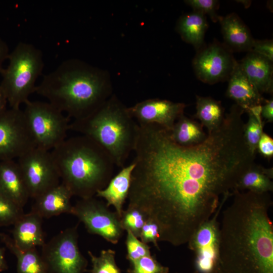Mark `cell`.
<instances>
[{"label": "cell", "instance_id": "13", "mask_svg": "<svg viewBox=\"0 0 273 273\" xmlns=\"http://www.w3.org/2000/svg\"><path fill=\"white\" fill-rule=\"evenodd\" d=\"M238 63L223 44L213 42L197 51L192 64L197 78L212 84L228 80Z\"/></svg>", "mask_w": 273, "mask_h": 273}, {"label": "cell", "instance_id": "4", "mask_svg": "<svg viewBox=\"0 0 273 273\" xmlns=\"http://www.w3.org/2000/svg\"><path fill=\"white\" fill-rule=\"evenodd\" d=\"M51 153L61 183L73 196L95 197L113 177L115 164L111 157L86 136L66 139Z\"/></svg>", "mask_w": 273, "mask_h": 273}, {"label": "cell", "instance_id": "20", "mask_svg": "<svg viewBox=\"0 0 273 273\" xmlns=\"http://www.w3.org/2000/svg\"><path fill=\"white\" fill-rule=\"evenodd\" d=\"M223 44L231 52L252 51L254 39L241 19L233 13L220 16Z\"/></svg>", "mask_w": 273, "mask_h": 273}, {"label": "cell", "instance_id": "31", "mask_svg": "<svg viewBox=\"0 0 273 273\" xmlns=\"http://www.w3.org/2000/svg\"><path fill=\"white\" fill-rule=\"evenodd\" d=\"M129 273H169L168 267L162 265L151 254L133 262Z\"/></svg>", "mask_w": 273, "mask_h": 273}, {"label": "cell", "instance_id": "42", "mask_svg": "<svg viewBox=\"0 0 273 273\" xmlns=\"http://www.w3.org/2000/svg\"><path fill=\"white\" fill-rule=\"evenodd\" d=\"M193 273H194V272H193Z\"/></svg>", "mask_w": 273, "mask_h": 273}, {"label": "cell", "instance_id": "11", "mask_svg": "<svg viewBox=\"0 0 273 273\" xmlns=\"http://www.w3.org/2000/svg\"><path fill=\"white\" fill-rule=\"evenodd\" d=\"M35 148L23 110L9 108L0 114V161L18 159Z\"/></svg>", "mask_w": 273, "mask_h": 273}, {"label": "cell", "instance_id": "28", "mask_svg": "<svg viewBox=\"0 0 273 273\" xmlns=\"http://www.w3.org/2000/svg\"><path fill=\"white\" fill-rule=\"evenodd\" d=\"M248 120L244 123L243 137L245 142L251 153L256 155L257 147L264 125L263 121H259L249 110H246Z\"/></svg>", "mask_w": 273, "mask_h": 273}, {"label": "cell", "instance_id": "24", "mask_svg": "<svg viewBox=\"0 0 273 273\" xmlns=\"http://www.w3.org/2000/svg\"><path fill=\"white\" fill-rule=\"evenodd\" d=\"M0 240L17 259V273H47L44 262L36 249L23 250L14 243L12 238L0 233Z\"/></svg>", "mask_w": 273, "mask_h": 273}, {"label": "cell", "instance_id": "8", "mask_svg": "<svg viewBox=\"0 0 273 273\" xmlns=\"http://www.w3.org/2000/svg\"><path fill=\"white\" fill-rule=\"evenodd\" d=\"M76 225L61 231L41 247L47 273H84L87 261L81 253Z\"/></svg>", "mask_w": 273, "mask_h": 273}, {"label": "cell", "instance_id": "30", "mask_svg": "<svg viewBox=\"0 0 273 273\" xmlns=\"http://www.w3.org/2000/svg\"><path fill=\"white\" fill-rule=\"evenodd\" d=\"M23 213V208L0 194V226L13 225Z\"/></svg>", "mask_w": 273, "mask_h": 273}, {"label": "cell", "instance_id": "33", "mask_svg": "<svg viewBox=\"0 0 273 273\" xmlns=\"http://www.w3.org/2000/svg\"><path fill=\"white\" fill-rule=\"evenodd\" d=\"M185 3L192 7L193 11L207 15L213 22L218 21L220 16L217 13L219 2L216 0H187Z\"/></svg>", "mask_w": 273, "mask_h": 273}, {"label": "cell", "instance_id": "19", "mask_svg": "<svg viewBox=\"0 0 273 273\" xmlns=\"http://www.w3.org/2000/svg\"><path fill=\"white\" fill-rule=\"evenodd\" d=\"M239 63L249 80L261 94H272V61L250 51Z\"/></svg>", "mask_w": 273, "mask_h": 273}, {"label": "cell", "instance_id": "23", "mask_svg": "<svg viewBox=\"0 0 273 273\" xmlns=\"http://www.w3.org/2000/svg\"><path fill=\"white\" fill-rule=\"evenodd\" d=\"M208 26L206 16L193 11L181 16L176 28L181 38L198 51L204 46V36Z\"/></svg>", "mask_w": 273, "mask_h": 273}, {"label": "cell", "instance_id": "1", "mask_svg": "<svg viewBox=\"0 0 273 273\" xmlns=\"http://www.w3.org/2000/svg\"><path fill=\"white\" fill-rule=\"evenodd\" d=\"M244 112L233 105L221 125L191 147L176 144L158 125L139 124L128 206L158 224L159 241L187 243L254 163L243 137Z\"/></svg>", "mask_w": 273, "mask_h": 273}, {"label": "cell", "instance_id": "39", "mask_svg": "<svg viewBox=\"0 0 273 273\" xmlns=\"http://www.w3.org/2000/svg\"><path fill=\"white\" fill-rule=\"evenodd\" d=\"M8 268L5 255V249L0 247V272L6 270Z\"/></svg>", "mask_w": 273, "mask_h": 273}, {"label": "cell", "instance_id": "2", "mask_svg": "<svg viewBox=\"0 0 273 273\" xmlns=\"http://www.w3.org/2000/svg\"><path fill=\"white\" fill-rule=\"evenodd\" d=\"M222 212L216 273H273L269 193L233 192Z\"/></svg>", "mask_w": 273, "mask_h": 273}, {"label": "cell", "instance_id": "25", "mask_svg": "<svg viewBox=\"0 0 273 273\" xmlns=\"http://www.w3.org/2000/svg\"><path fill=\"white\" fill-rule=\"evenodd\" d=\"M203 126L198 121L183 114L169 131L171 139L176 144L184 147H191L204 142L207 135Z\"/></svg>", "mask_w": 273, "mask_h": 273}, {"label": "cell", "instance_id": "35", "mask_svg": "<svg viewBox=\"0 0 273 273\" xmlns=\"http://www.w3.org/2000/svg\"><path fill=\"white\" fill-rule=\"evenodd\" d=\"M257 151L262 157L267 160H270L273 157L272 138L263 132L258 142Z\"/></svg>", "mask_w": 273, "mask_h": 273}, {"label": "cell", "instance_id": "17", "mask_svg": "<svg viewBox=\"0 0 273 273\" xmlns=\"http://www.w3.org/2000/svg\"><path fill=\"white\" fill-rule=\"evenodd\" d=\"M73 196L69 189L63 183L43 193L35 199L32 210L42 218H49L62 213L72 214Z\"/></svg>", "mask_w": 273, "mask_h": 273}, {"label": "cell", "instance_id": "29", "mask_svg": "<svg viewBox=\"0 0 273 273\" xmlns=\"http://www.w3.org/2000/svg\"><path fill=\"white\" fill-rule=\"evenodd\" d=\"M148 218L141 210L132 206H128L123 210L120 218L121 226L123 230L130 231L139 238L142 229Z\"/></svg>", "mask_w": 273, "mask_h": 273}, {"label": "cell", "instance_id": "15", "mask_svg": "<svg viewBox=\"0 0 273 273\" xmlns=\"http://www.w3.org/2000/svg\"><path fill=\"white\" fill-rule=\"evenodd\" d=\"M0 194L22 208L30 198L21 170L14 160L0 161Z\"/></svg>", "mask_w": 273, "mask_h": 273}, {"label": "cell", "instance_id": "32", "mask_svg": "<svg viewBox=\"0 0 273 273\" xmlns=\"http://www.w3.org/2000/svg\"><path fill=\"white\" fill-rule=\"evenodd\" d=\"M127 232L125 244L127 250L126 258L130 263L140 258L150 255V247L139 240L130 231Z\"/></svg>", "mask_w": 273, "mask_h": 273}, {"label": "cell", "instance_id": "18", "mask_svg": "<svg viewBox=\"0 0 273 273\" xmlns=\"http://www.w3.org/2000/svg\"><path fill=\"white\" fill-rule=\"evenodd\" d=\"M226 96L245 111L247 109L262 105L265 101L249 80L239 62L228 79Z\"/></svg>", "mask_w": 273, "mask_h": 273}, {"label": "cell", "instance_id": "21", "mask_svg": "<svg viewBox=\"0 0 273 273\" xmlns=\"http://www.w3.org/2000/svg\"><path fill=\"white\" fill-rule=\"evenodd\" d=\"M134 168V164L132 162L121 168L120 171L111 178L107 186L99 190L95 195L104 198L108 207L113 206L120 218L123 211V204L129 194Z\"/></svg>", "mask_w": 273, "mask_h": 273}, {"label": "cell", "instance_id": "12", "mask_svg": "<svg viewBox=\"0 0 273 273\" xmlns=\"http://www.w3.org/2000/svg\"><path fill=\"white\" fill-rule=\"evenodd\" d=\"M17 160L30 198L34 199L60 183L51 151L36 147Z\"/></svg>", "mask_w": 273, "mask_h": 273}, {"label": "cell", "instance_id": "26", "mask_svg": "<svg viewBox=\"0 0 273 273\" xmlns=\"http://www.w3.org/2000/svg\"><path fill=\"white\" fill-rule=\"evenodd\" d=\"M196 112L195 118L207 129L208 134L217 129L222 123L224 117V110L220 101L210 97L197 95Z\"/></svg>", "mask_w": 273, "mask_h": 273}, {"label": "cell", "instance_id": "3", "mask_svg": "<svg viewBox=\"0 0 273 273\" xmlns=\"http://www.w3.org/2000/svg\"><path fill=\"white\" fill-rule=\"evenodd\" d=\"M35 92L73 120L85 118L111 95L107 75L76 59L63 61L43 76Z\"/></svg>", "mask_w": 273, "mask_h": 273}, {"label": "cell", "instance_id": "9", "mask_svg": "<svg viewBox=\"0 0 273 273\" xmlns=\"http://www.w3.org/2000/svg\"><path fill=\"white\" fill-rule=\"evenodd\" d=\"M228 192L223 195L215 213L200 224L188 242L189 248L194 254V273H216L219 261L220 222L218 217L228 198Z\"/></svg>", "mask_w": 273, "mask_h": 273}, {"label": "cell", "instance_id": "10", "mask_svg": "<svg viewBox=\"0 0 273 273\" xmlns=\"http://www.w3.org/2000/svg\"><path fill=\"white\" fill-rule=\"evenodd\" d=\"M108 207L106 203L95 197L80 199L73 206L72 214L84 224L89 233L99 235L107 242L116 244L124 230L119 216Z\"/></svg>", "mask_w": 273, "mask_h": 273}, {"label": "cell", "instance_id": "6", "mask_svg": "<svg viewBox=\"0 0 273 273\" xmlns=\"http://www.w3.org/2000/svg\"><path fill=\"white\" fill-rule=\"evenodd\" d=\"M8 60L0 74V86L10 108H20L35 92L44 67L42 52L30 43L20 42L10 52Z\"/></svg>", "mask_w": 273, "mask_h": 273}, {"label": "cell", "instance_id": "16", "mask_svg": "<svg viewBox=\"0 0 273 273\" xmlns=\"http://www.w3.org/2000/svg\"><path fill=\"white\" fill-rule=\"evenodd\" d=\"M42 218L34 211L23 213L13 224V240L23 250L36 249L44 244L42 226Z\"/></svg>", "mask_w": 273, "mask_h": 273}, {"label": "cell", "instance_id": "41", "mask_svg": "<svg viewBox=\"0 0 273 273\" xmlns=\"http://www.w3.org/2000/svg\"><path fill=\"white\" fill-rule=\"evenodd\" d=\"M239 3H241L243 4L246 8H248L250 5L251 2L248 1H239Z\"/></svg>", "mask_w": 273, "mask_h": 273}, {"label": "cell", "instance_id": "5", "mask_svg": "<svg viewBox=\"0 0 273 273\" xmlns=\"http://www.w3.org/2000/svg\"><path fill=\"white\" fill-rule=\"evenodd\" d=\"M138 129L127 107L114 95L88 116L73 120L69 126L70 130L96 142L121 168L133 151Z\"/></svg>", "mask_w": 273, "mask_h": 273}, {"label": "cell", "instance_id": "34", "mask_svg": "<svg viewBox=\"0 0 273 273\" xmlns=\"http://www.w3.org/2000/svg\"><path fill=\"white\" fill-rule=\"evenodd\" d=\"M159 236L158 224L153 220L148 218L142 229L139 238L145 244L153 243L154 246L160 250L158 243Z\"/></svg>", "mask_w": 273, "mask_h": 273}, {"label": "cell", "instance_id": "37", "mask_svg": "<svg viewBox=\"0 0 273 273\" xmlns=\"http://www.w3.org/2000/svg\"><path fill=\"white\" fill-rule=\"evenodd\" d=\"M261 117L265 123L273 122V99L265 100L261 105Z\"/></svg>", "mask_w": 273, "mask_h": 273}, {"label": "cell", "instance_id": "7", "mask_svg": "<svg viewBox=\"0 0 273 273\" xmlns=\"http://www.w3.org/2000/svg\"><path fill=\"white\" fill-rule=\"evenodd\" d=\"M23 112L36 147L51 151L66 139L70 118L48 102L24 104Z\"/></svg>", "mask_w": 273, "mask_h": 273}, {"label": "cell", "instance_id": "36", "mask_svg": "<svg viewBox=\"0 0 273 273\" xmlns=\"http://www.w3.org/2000/svg\"><path fill=\"white\" fill-rule=\"evenodd\" d=\"M273 61V41L271 39H254L252 51Z\"/></svg>", "mask_w": 273, "mask_h": 273}, {"label": "cell", "instance_id": "22", "mask_svg": "<svg viewBox=\"0 0 273 273\" xmlns=\"http://www.w3.org/2000/svg\"><path fill=\"white\" fill-rule=\"evenodd\" d=\"M272 178V167L265 168L253 163L240 176L233 191L247 190L257 193H269L273 191Z\"/></svg>", "mask_w": 273, "mask_h": 273}, {"label": "cell", "instance_id": "38", "mask_svg": "<svg viewBox=\"0 0 273 273\" xmlns=\"http://www.w3.org/2000/svg\"><path fill=\"white\" fill-rule=\"evenodd\" d=\"M10 52L7 42L0 37V74L4 68V63L8 60Z\"/></svg>", "mask_w": 273, "mask_h": 273}, {"label": "cell", "instance_id": "14", "mask_svg": "<svg viewBox=\"0 0 273 273\" xmlns=\"http://www.w3.org/2000/svg\"><path fill=\"white\" fill-rule=\"evenodd\" d=\"M186 106L183 103L149 99L127 107V110L139 124H157L169 131L184 114Z\"/></svg>", "mask_w": 273, "mask_h": 273}, {"label": "cell", "instance_id": "27", "mask_svg": "<svg viewBox=\"0 0 273 273\" xmlns=\"http://www.w3.org/2000/svg\"><path fill=\"white\" fill-rule=\"evenodd\" d=\"M92 267L89 273H121L116 264L115 256V251L108 249L101 251L99 256H96L88 251Z\"/></svg>", "mask_w": 273, "mask_h": 273}, {"label": "cell", "instance_id": "40", "mask_svg": "<svg viewBox=\"0 0 273 273\" xmlns=\"http://www.w3.org/2000/svg\"><path fill=\"white\" fill-rule=\"evenodd\" d=\"M7 104H8L7 98L0 86V114L7 109Z\"/></svg>", "mask_w": 273, "mask_h": 273}]
</instances>
